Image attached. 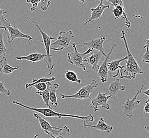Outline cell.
<instances>
[{"instance_id": "1", "label": "cell", "mask_w": 149, "mask_h": 138, "mask_svg": "<svg viewBox=\"0 0 149 138\" xmlns=\"http://www.w3.org/2000/svg\"><path fill=\"white\" fill-rule=\"evenodd\" d=\"M122 36L120 38L123 40L125 47L127 59L126 61L125 66H121V69L119 70L120 79H126L128 80H132L136 78L138 74H143V71L139 66L137 61L135 59L133 54L130 51L128 44L126 38V32L122 30Z\"/></svg>"}, {"instance_id": "2", "label": "cell", "mask_w": 149, "mask_h": 138, "mask_svg": "<svg viewBox=\"0 0 149 138\" xmlns=\"http://www.w3.org/2000/svg\"><path fill=\"white\" fill-rule=\"evenodd\" d=\"M13 104L18 105L19 106H21L22 107L28 109L30 111L33 112H36L37 113H38L42 114L43 116L46 117H58V118H61L62 117H69V118H74L77 119H80L84 121V122H93L95 118L93 115L90 114L87 116H81L78 115H73V114H63L60 113L58 112H56L53 110V109H50L48 108H36V107H32L31 106L24 105L22 103L19 102L17 100H13L12 102Z\"/></svg>"}, {"instance_id": "3", "label": "cell", "mask_w": 149, "mask_h": 138, "mask_svg": "<svg viewBox=\"0 0 149 138\" xmlns=\"http://www.w3.org/2000/svg\"><path fill=\"white\" fill-rule=\"evenodd\" d=\"M27 18L32 22V23L37 28V29L39 30L40 33L42 35V43H43L44 46H45L44 47V50H45V51H46V54H46V57L44 59V61L46 64L48 69L49 70V72L48 73V75H52V74L53 73V70L55 66V64L53 63L52 59V56L51 53H50V49H51L52 40H54L55 38L51 36L48 35L46 32H44L43 30H42L41 28L40 27V26H39V24L38 22H36L30 17H27Z\"/></svg>"}, {"instance_id": "4", "label": "cell", "mask_w": 149, "mask_h": 138, "mask_svg": "<svg viewBox=\"0 0 149 138\" xmlns=\"http://www.w3.org/2000/svg\"><path fill=\"white\" fill-rule=\"evenodd\" d=\"M74 38L72 30L69 31H61L59 33L57 39L55 42L51 44V49L54 51H61L64 49L69 50L71 40Z\"/></svg>"}, {"instance_id": "5", "label": "cell", "mask_w": 149, "mask_h": 138, "mask_svg": "<svg viewBox=\"0 0 149 138\" xmlns=\"http://www.w3.org/2000/svg\"><path fill=\"white\" fill-rule=\"evenodd\" d=\"M71 44L72 45V47L74 48V51L68 53L67 59L68 62L73 65H75L78 68H82L84 71L86 72V68L84 65V60L86 57V55H87L90 53H91L93 51V49L91 48H88V49L84 53H80L78 51L75 43H71Z\"/></svg>"}, {"instance_id": "6", "label": "cell", "mask_w": 149, "mask_h": 138, "mask_svg": "<svg viewBox=\"0 0 149 138\" xmlns=\"http://www.w3.org/2000/svg\"><path fill=\"white\" fill-rule=\"evenodd\" d=\"M98 82L95 80H93L90 84L82 87L77 93L71 95L60 93V95L62 99L74 98L78 100H81L91 98V94L93 93V89L98 87Z\"/></svg>"}, {"instance_id": "7", "label": "cell", "mask_w": 149, "mask_h": 138, "mask_svg": "<svg viewBox=\"0 0 149 138\" xmlns=\"http://www.w3.org/2000/svg\"><path fill=\"white\" fill-rule=\"evenodd\" d=\"M4 21L8 23L6 26H5L6 29V32L7 33V40L9 43H12L15 39L17 38H22L28 40V42L29 45H31L30 42L33 40L32 37L22 33L20 30L18 29V27L16 25H12L6 18H3Z\"/></svg>"}, {"instance_id": "8", "label": "cell", "mask_w": 149, "mask_h": 138, "mask_svg": "<svg viewBox=\"0 0 149 138\" xmlns=\"http://www.w3.org/2000/svg\"><path fill=\"white\" fill-rule=\"evenodd\" d=\"M145 87V84H142L141 88L139 90H137V93L135 94L134 97L131 99L127 98L125 102L123 103L122 106V109L124 114L129 118H132L133 116V111L136 108H140L139 104L141 102L142 100H137V96L140 93H142L144 87Z\"/></svg>"}, {"instance_id": "9", "label": "cell", "mask_w": 149, "mask_h": 138, "mask_svg": "<svg viewBox=\"0 0 149 138\" xmlns=\"http://www.w3.org/2000/svg\"><path fill=\"white\" fill-rule=\"evenodd\" d=\"M111 98V96L107 95L106 93H102L99 91L97 96L91 101V107L93 108L94 112H97L100 110L99 106H101L102 108L106 110H109L110 106L108 104V100Z\"/></svg>"}, {"instance_id": "10", "label": "cell", "mask_w": 149, "mask_h": 138, "mask_svg": "<svg viewBox=\"0 0 149 138\" xmlns=\"http://www.w3.org/2000/svg\"><path fill=\"white\" fill-rule=\"evenodd\" d=\"M106 39V37L104 35H102L99 38L90 39L88 42L83 43L80 44L79 46L81 47L86 46L89 48H91L93 50L97 51L102 53L104 57L107 56V54L105 53V49L104 48L103 44Z\"/></svg>"}, {"instance_id": "11", "label": "cell", "mask_w": 149, "mask_h": 138, "mask_svg": "<svg viewBox=\"0 0 149 138\" xmlns=\"http://www.w3.org/2000/svg\"><path fill=\"white\" fill-rule=\"evenodd\" d=\"M33 116L38 121L42 131L48 135H53L55 137L58 135L61 131L62 128L52 126L49 122H48L45 118L41 117L38 114L34 113Z\"/></svg>"}, {"instance_id": "12", "label": "cell", "mask_w": 149, "mask_h": 138, "mask_svg": "<svg viewBox=\"0 0 149 138\" xmlns=\"http://www.w3.org/2000/svg\"><path fill=\"white\" fill-rule=\"evenodd\" d=\"M110 45H111V47L110 49L108 54H107V56L105 57L104 61L102 62L99 68L98 71L97 72V75L99 77L100 80L102 83H105L107 81L108 77L109 75V72L108 70L107 63L109 59L110 55L112 53L114 47L116 46V44L110 43Z\"/></svg>"}, {"instance_id": "13", "label": "cell", "mask_w": 149, "mask_h": 138, "mask_svg": "<svg viewBox=\"0 0 149 138\" xmlns=\"http://www.w3.org/2000/svg\"><path fill=\"white\" fill-rule=\"evenodd\" d=\"M110 8L109 5H104V1H98V4L95 8H91V13L89 19L88 21H86L84 23V25L86 26L90 22H93V21L99 19L102 17V15L105 10Z\"/></svg>"}, {"instance_id": "14", "label": "cell", "mask_w": 149, "mask_h": 138, "mask_svg": "<svg viewBox=\"0 0 149 138\" xmlns=\"http://www.w3.org/2000/svg\"><path fill=\"white\" fill-rule=\"evenodd\" d=\"M125 89V86L120 83L119 79H118L110 83L109 87L106 90V93L111 96V98L116 99V95L118 94L120 95V93Z\"/></svg>"}, {"instance_id": "15", "label": "cell", "mask_w": 149, "mask_h": 138, "mask_svg": "<svg viewBox=\"0 0 149 138\" xmlns=\"http://www.w3.org/2000/svg\"><path fill=\"white\" fill-rule=\"evenodd\" d=\"M92 52L93 54L88 57H86L84 62H86L88 65L92 66L93 70L97 73L99 68V63L100 62V61L101 60V59L104 56L102 53L97 51L93 50Z\"/></svg>"}, {"instance_id": "16", "label": "cell", "mask_w": 149, "mask_h": 138, "mask_svg": "<svg viewBox=\"0 0 149 138\" xmlns=\"http://www.w3.org/2000/svg\"><path fill=\"white\" fill-rule=\"evenodd\" d=\"M83 125L84 128H94L101 132H106L107 133H109L113 130V127L106 124L103 117H100L99 118V120L98 121V123L95 125L86 124L85 122H84Z\"/></svg>"}, {"instance_id": "17", "label": "cell", "mask_w": 149, "mask_h": 138, "mask_svg": "<svg viewBox=\"0 0 149 138\" xmlns=\"http://www.w3.org/2000/svg\"><path fill=\"white\" fill-rule=\"evenodd\" d=\"M113 15L115 17V19H117L118 18H122V19H124L125 20V24L127 31H128L130 28L131 27V22L129 21L127 18L126 13L125 12V10L124 6V3L121 4L120 6L115 7L113 10Z\"/></svg>"}, {"instance_id": "18", "label": "cell", "mask_w": 149, "mask_h": 138, "mask_svg": "<svg viewBox=\"0 0 149 138\" xmlns=\"http://www.w3.org/2000/svg\"><path fill=\"white\" fill-rule=\"evenodd\" d=\"M46 54H42L40 53H33L27 56L16 57V59L19 61L26 60L33 63H36L44 60Z\"/></svg>"}, {"instance_id": "19", "label": "cell", "mask_w": 149, "mask_h": 138, "mask_svg": "<svg viewBox=\"0 0 149 138\" xmlns=\"http://www.w3.org/2000/svg\"><path fill=\"white\" fill-rule=\"evenodd\" d=\"M0 64L1 65L0 67V72L4 75L12 74L15 71L19 69V67H13L10 66L8 63L6 57H3L1 59L0 61Z\"/></svg>"}, {"instance_id": "20", "label": "cell", "mask_w": 149, "mask_h": 138, "mask_svg": "<svg viewBox=\"0 0 149 138\" xmlns=\"http://www.w3.org/2000/svg\"><path fill=\"white\" fill-rule=\"evenodd\" d=\"M127 56L123 59L119 60H115L112 61L110 62H108L107 68L109 73V72H116V75L115 76V78L118 76L119 75V70L121 69V66H120V63L123 61L127 60Z\"/></svg>"}, {"instance_id": "21", "label": "cell", "mask_w": 149, "mask_h": 138, "mask_svg": "<svg viewBox=\"0 0 149 138\" xmlns=\"http://www.w3.org/2000/svg\"><path fill=\"white\" fill-rule=\"evenodd\" d=\"M59 87V84L57 83H54L51 84V87L49 90V102L51 105L55 107H57L58 106V102L57 100V97L56 93L57 90Z\"/></svg>"}, {"instance_id": "22", "label": "cell", "mask_w": 149, "mask_h": 138, "mask_svg": "<svg viewBox=\"0 0 149 138\" xmlns=\"http://www.w3.org/2000/svg\"><path fill=\"white\" fill-rule=\"evenodd\" d=\"M52 84L51 82H47V88L44 91H36V93L38 94L40 96H42V98L43 99V101L45 103V105L48 107V108L52 109L51 105H49V90L51 87Z\"/></svg>"}, {"instance_id": "23", "label": "cell", "mask_w": 149, "mask_h": 138, "mask_svg": "<svg viewBox=\"0 0 149 138\" xmlns=\"http://www.w3.org/2000/svg\"><path fill=\"white\" fill-rule=\"evenodd\" d=\"M55 80V77H51V78H41L39 79H33V82L31 84H27L25 86V88L26 89H28L29 88L31 87L33 84H39V83H47V82H53Z\"/></svg>"}, {"instance_id": "24", "label": "cell", "mask_w": 149, "mask_h": 138, "mask_svg": "<svg viewBox=\"0 0 149 138\" xmlns=\"http://www.w3.org/2000/svg\"><path fill=\"white\" fill-rule=\"evenodd\" d=\"M10 52L6 48L4 43L3 30H0V58L6 57V53H10Z\"/></svg>"}, {"instance_id": "25", "label": "cell", "mask_w": 149, "mask_h": 138, "mask_svg": "<svg viewBox=\"0 0 149 138\" xmlns=\"http://www.w3.org/2000/svg\"><path fill=\"white\" fill-rule=\"evenodd\" d=\"M65 77L68 80L71 82H76L79 84H80L82 82L80 79H78V75L75 72L72 70L66 71L65 73Z\"/></svg>"}, {"instance_id": "26", "label": "cell", "mask_w": 149, "mask_h": 138, "mask_svg": "<svg viewBox=\"0 0 149 138\" xmlns=\"http://www.w3.org/2000/svg\"><path fill=\"white\" fill-rule=\"evenodd\" d=\"M50 135L52 138H72L70 135V130L66 125L64 126L63 128H62L58 135L55 137L53 135Z\"/></svg>"}, {"instance_id": "27", "label": "cell", "mask_w": 149, "mask_h": 138, "mask_svg": "<svg viewBox=\"0 0 149 138\" xmlns=\"http://www.w3.org/2000/svg\"><path fill=\"white\" fill-rule=\"evenodd\" d=\"M35 87L38 91H44L47 88V83H39L33 84L31 87Z\"/></svg>"}, {"instance_id": "28", "label": "cell", "mask_w": 149, "mask_h": 138, "mask_svg": "<svg viewBox=\"0 0 149 138\" xmlns=\"http://www.w3.org/2000/svg\"><path fill=\"white\" fill-rule=\"evenodd\" d=\"M51 2L48 0H42L40 2V8L43 11H46L51 5Z\"/></svg>"}, {"instance_id": "29", "label": "cell", "mask_w": 149, "mask_h": 138, "mask_svg": "<svg viewBox=\"0 0 149 138\" xmlns=\"http://www.w3.org/2000/svg\"><path fill=\"white\" fill-rule=\"evenodd\" d=\"M0 93L6 96H10L11 95V91L8 89H6L4 86V83L1 81H0Z\"/></svg>"}, {"instance_id": "30", "label": "cell", "mask_w": 149, "mask_h": 138, "mask_svg": "<svg viewBox=\"0 0 149 138\" xmlns=\"http://www.w3.org/2000/svg\"><path fill=\"white\" fill-rule=\"evenodd\" d=\"M40 0H28L27 1V3H31L32 4V7L30 8V10L31 11H34L36 10L37 6L40 3Z\"/></svg>"}, {"instance_id": "31", "label": "cell", "mask_w": 149, "mask_h": 138, "mask_svg": "<svg viewBox=\"0 0 149 138\" xmlns=\"http://www.w3.org/2000/svg\"><path fill=\"white\" fill-rule=\"evenodd\" d=\"M146 51L144 54L141 55V58L143 62L146 64H149V49L148 47H146Z\"/></svg>"}, {"instance_id": "32", "label": "cell", "mask_w": 149, "mask_h": 138, "mask_svg": "<svg viewBox=\"0 0 149 138\" xmlns=\"http://www.w3.org/2000/svg\"><path fill=\"white\" fill-rule=\"evenodd\" d=\"M6 13H7V12H6L4 9L0 8V20H1V22H2L3 26H4V27H5V24H4L3 21V18H4L3 15H5V14H6Z\"/></svg>"}, {"instance_id": "33", "label": "cell", "mask_w": 149, "mask_h": 138, "mask_svg": "<svg viewBox=\"0 0 149 138\" xmlns=\"http://www.w3.org/2000/svg\"><path fill=\"white\" fill-rule=\"evenodd\" d=\"M146 102V105L144 106V109H143V113H149V104L148 102Z\"/></svg>"}, {"instance_id": "34", "label": "cell", "mask_w": 149, "mask_h": 138, "mask_svg": "<svg viewBox=\"0 0 149 138\" xmlns=\"http://www.w3.org/2000/svg\"><path fill=\"white\" fill-rule=\"evenodd\" d=\"M146 47H148L149 48V38L146 40V45L144 46L143 48H146Z\"/></svg>"}, {"instance_id": "35", "label": "cell", "mask_w": 149, "mask_h": 138, "mask_svg": "<svg viewBox=\"0 0 149 138\" xmlns=\"http://www.w3.org/2000/svg\"><path fill=\"white\" fill-rule=\"evenodd\" d=\"M143 93H144V95H146V96H148V97H149V89H148V90H146V91H144L143 92Z\"/></svg>"}, {"instance_id": "36", "label": "cell", "mask_w": 149, "mask_h": 138, "mask_svg": "<svg viewBox=\"0 0 149 138\" xmlns=\"http://www.w3.org/2000/svg\"><path fill=\"white\" fill-rule=\"evenodd\" d=\"M6 30V28H5V27H4V26H3V25L2 24H0V30Z\"/></svg>"}, {"instance_id": "37", "label": "cell", "mask_w": 149, "mask_h": 138, "mask_svg": "<svg viewBox=\"0 0 149 138\" xmlns=\"http://www.w3.org/2000/svg\"><path fill=\"white\" fill-rule=\"evenodd\" d=\"M144 128H145V129L146 130V131H147L148 132H149V126H146L144 127Z\"/></svg>"}, {"instance_id": "38", "label": "cell", "mask_w": 149, "mask_h": 138, "mask_svg": "<svg viewBox=\"0 0 149 138\" xmlns=\"http://www.w3.org/2000/svg\"><path fill=\"white\" fill-rule=\"evenodd\" d=\"M146 102H148V103H149V97L148 98V99H147V100L146 101Z\"/></svg>"}, {"instance_id": "39", "label": "cell", "mask_w": 149, "mask_h": 138, "mask_svg": "<svg viewBox=\"0 0 149 138\" xmlns=\"http://www.w3.org/2000/svg\"><path fill=\"white\" fill-rule=\"evenodd\" d=\"M38 135H35L33 137V138H38Z\"/></svg>"}]
</instances>
